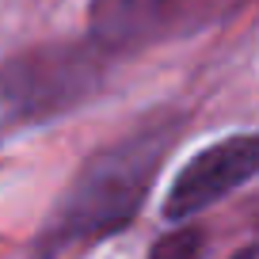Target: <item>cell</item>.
Returning <instances> with one entry per match:
<instances>
[{"label": "cell", "mask_w": 259, "mask_h": 259, "mask_svg": "<svg viewBox=\"0 0 259 259\" xmlns=\"http://www.w3.org/2000/svg\"><path fill=\"white\" fill-rule=\"evenodd\" d=\"M179 130H183V118L153 114L138 130L96 149L69 179L46 225L38 229L34 259H57L69 248L122 233L141 213L171 145L179 141Z\"/></svg>", "instance_id": "6da1fadb"}, {"label": "cell", "mask_w": 259, "mask_h": 259, "mask_svg": "<svg viewBox=\"0 0 259 259\" xmlns=\"http://www.w3.org/2000/svg\"><path fill=\"white\" fill-rule=\"evenodd\" d=\"M111 61L88 34L0 57V141L84 107L103 88Z\"/></svg>", "instance_id": "7a4b0ae2"}, {"label": "cell", "mask_w": 259, "mask_h": 259, "mask_svg": "<svg viewBox=\"0 0 259 259\" xmlns=\"http://www.w3.org/2000/svg\"><path fill=\"white\" fill-rule=\"evenodd\" d=\"M244 0H92L88 38L107 57L138 54L229 19Z\"/></svg>", "instance_id": "3957f363"}, {"label": "cell", "mask_w": 259, "mask_h": 259, "mask_svg": "<svg viewBox=\"0 0 259 259\" xmlns=\"http://www.w3.org/2000/svg\"><path fill=\"white\" fill-rule=\"evenodd\" d=\"M259 176V134H233L213 145L198 149L176 171L164 194V218L191 221L194 213L210 210L213 202L240 191L248 179Z\"/></svg>", "instance_id": "277c9868"}, {"label": "cell", "mask_w": 259, "mask_h": 259, "mask_svg": "<svg viewBox=\"0 0 259 259\" xmlns=\"http://www.w3.org/2000/svg\"><path fill=\"white\" fill-rule=\"evenodd\" d=\"M149 259H202V233H198V229L168 233L164 240H156V248L149 251Z\"/></svg>", "instance_id": "5b68a950"}]
</instances>
